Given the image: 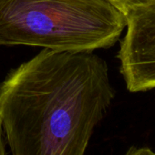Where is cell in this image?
<instances>
[{
	"label": "cell",
	"mask_w": 155,
	"mask_h": 155,
	"mask_svg": "<svg viewBox=\"0 0 155 155\" xmlns=\"http://www.w3.org/2000/svg\"><path fill=\"white\" fill-rule=\"evenodd\" d=\"M114 97L101 57L44 48L0 82V126L11 155H85Z\"/></svg>",
	"instance_id": "1"
},
{
	"label": "cell",
	"mask_w": 155,
	"mask_h": 155,
	"mask_svg": "<svg viewBox=\"0 0 155 155\" xmlns=\"http://www.w3.org/2000/svg\"><path fill=\"white\" fill-rule=\"evenodd\" d=\"M126 25L108 0H0V46L94 51L113 46Z\"/></svg>",
	"instance_id": "2"
},
{
	"label": "cell",
	"mask_w": 155,
	"mask_h": 155,
	"mask_svg": "<svg viewBox=\"0 0 155 155\" xmlns=\"http://www.w3.org/2000/svg\"><path fill=\"white\" fill-rule=\"evenodd\" d=\"M126 33L118 58L130 92L155 89V0L126 15Z\"/></svg>",
	"instance_id": "3"
},
{
	"label": "cell",
	"mask_w": 155,
	"mask_h": 155,
	"mask_svg": "<svg viewBox=\"0 0 155 155\" xmlns=\"http://www.w3.org/2000/svg\"><path fill=\"white\" fill-rule=\"evenodd\" d=\"M125 16L132 9L146 5L152 0H108Z\"/></svg>",
	"instance_id": "4"
},
{
	"label": "cell",
	"mask_w": 155,
	"mask_h": 155,
	"mask_svg": "<svg viewBox=\"0 0 155 155\" xmlns=\"http://www.w3.org/2000/svg\"><path fill=\"white\" fill-rule=\"evenodd\" d=\"M125 155H155V152L147 147L138 148L136 146H131L126 151Z\"/></svg>",
	"instance_id": "5"
},
{
	"label": "cell",
	"mask_w": 155,
	"mask_h": 155,
	"mask_svg": "<svg viewBox=\"0 0 155 155\" xmlns=\"http://www.w3.org/2000/svg\"><path fill=\"white\" fill-rule=\"evenodd\" d=\"M6 147H7V143H6L4 132L1 126H0V155H7Z\"/></svg>",
	"instance_id": "6"
}]
</instances>
